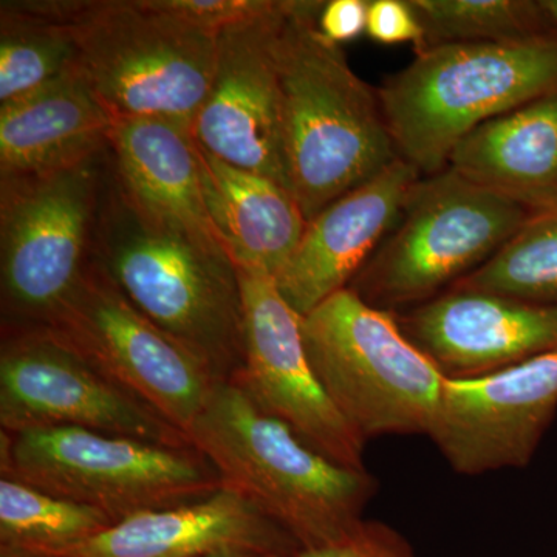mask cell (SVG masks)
Returning <instances> with one entry per match:
<instances>
[{"mask_svg":"<svg viewBox=\"0 0 557 557\" xmlns=\"http://www.w3.org/2000/svg\"><path fill=\"white\" fill-rule=\"evenodd\" d=\"M324 5L287 0L277 39L285 171L307 222L399 159L379 91L319 30Z\"/></svg>","mask_w":557,"mask_h":557,"instance_id":"6da1fadb","label":"cell"},{"mask_svg":"<svg viewBox=\"0 0 557 557\" xmlns=\"http://www.w3.org/2000/svg\"><path fill=\"white\" fill-rule=\"evenodd\" d=\"M186 434L223 485L251 500L300 549L350 533L379 487L368 469L343 467L310 448L233 380L215 384Z\"/></svg>","mask_w":557,"mask_h":557,"instance_id":"7a4b0ae2","label":"cell"},{"mask_svg":"<svg viewBox=\"0 0 557 557\" xmlns=\"http://www.w3.org/2000/svg\"><path fill=\"white\" fill-rule=\"evenodd\" d=\"M91 262L219 380L237 375L245 355L244 295L237 267L226 256L143 218L120 189L110 160Z\"/></svg>","mask_w":557,"mask_h":557,"instance_id":"3957f363","label":"cell"},{"mask_svg":"<svg viewBox=\"0 0 557 557\" xmlns=\"http://www.w3.org/2000/svg\"><path fill=\"white\" fill-rule=\"evenodd\" d=\"M379 90L399 159L421 175L446 170L461 138L486 121L557 95V35L516 42H445Z\"/></svg>","mask_w":557,"mask_h":557,"instance_id":"277c9868","label":"cell"},{"mask_svg":"<svg viewBox=\"0 0 557 557\" xmlns=\"http://www.w3.org/2000/svg\"><path fill=\"white\" fill-rule=\"evenodd\" d=\"M78 70L115 120H163L193 131L218 65L219 32L152 0H79Z\"/></svg>","mask_w":557,"mask_h":557,"instance_id":"5b68a950","label":"cell"},{"mask_svg":"<svg viewBox=\"0 0 557 557\" xmlns=\"http://www.w3.org/2000/svg\"><path fill=\"white\" fill-rule=\"evenodd\" d=\"M300 325L318 380L366 442L380 435L429 437L446 375L392 311L346 288Z\"/></svg>","mask_w":557,"mask_h":557,"instance_id":"8992f818","label":"cell"},{"mask_svg":"<svg viewBox=\"0 0 557 557\" xmlns=\"http://www.w3.org/2000/svg\"><path fill=\"white\" fill-rule=\"evenodd\" d=\"M0 478L20 480L113 522L203 500L223 486L196 448H175L78 428L0 431Z\"/></svg>","mask_w":557,"mask_h":557,"instance_id":"52a82bcc","label":"cell"},{"mask_svg":"<svg viewBox=\"0 0 557 557\" xmlns=\"http://www.w3.org/2000/svg\"><path fill=\"white\" fill-rule=\"evenodd\" d=\"M533 215L449 168L426 175L348 288L387 311L421 306L483 265Z\"/></svg>","mask_w":557,"mask_h":557,"instance_id":"ba28073f","label":"cell"},{"mask_svg":"<svg viewBox=\"0 0 557 557\" xmlns=\"http://www.w3.org/2000/svg\"><path fill=\"white\" fill-rule=\"evenodd\" d=\"M109 149L75 166L0 180L2 332L46 327L91 262Z\"/></svg>","mask_w":557,"mask_h":557,"instance_id":"9c48e42d","label":"cell"},{"mask_svg":"<svg viewBox=\"0 0 557 557\" xmlns=\"http://www.w3.org/2000/svg\"><path fill=\"white\" fill-rule=\"evenodd\" d=\"M40 329L185 432L222 381L146 318L95 262Z\"/></svg>","mask_w":557,"mask_h":557,"instance_id":"30bf717a","label":"cell"},{"mask_svg":"<svg viewBox=\"0 0 557 557\" xmlns=\"http://www.w3.org/2000/svg\"><path fill=\"white\" fill-rule=\"evenodd\" d=\"M47 428H78L175 448L193 446L185 431L49 330L2 332L0 431Z\"/></svg>","mask_w":557,"mask_h":557,"instance_id":"8fae6325","label":"cell"},{"mask_svg":"<svg viewBox=\"0 0 557 557\" xmlns=\"http://www.w3.org/2000/svg\"><path fill=\"white\" fill-rule=\"evenodd\" d=\"M237 271L244 295L245 355L231 380L310 448L343 467L366 469V440L336 409L311 368L302 318L282 298L273 277Z\"/></svg>","mask_w":557,"mask_h":557,"instance_id":"7c38bea8","label":"cell"},{"mask_svg":"<svg viewBox=\"0 0 557 557\" xmlns=\"http://www.w3.org/2000/svg\"><path fill=\"white\" fill-rule=\"evenodd\" d=\"M287 0L219 32L218 65L193 135L225 163L288 189L277 39ZM289 190V189H288Z\"/></svg>","mask_w":557,"mask_h":557,"instance_id":"4fadbf2b","label":"cell"},{"mask_svg":"<svg viewBox=\"0 0 557 557\" xmlns=\"http://www.w3.org/2000/svg\"><path fill=\"white\" fill-rule=\"evenodd\" d=\"M557 413V354L443 383L431 437L458 474L525 468Z\"/></svg>","mask_w":557,"mask_h":557,"instance_id":"5bb4252c","label":"cell"},{"mask_svg":"<svg viewBox=\"0 0 557 557\" xmlns=\"http://www.w3.org/2000/svg\"><path fill=\"white\" fill-rule=\"evenodd\" d=\"M399 325L448 379H478L557 354V306L449 288Z\"/></svg>","mask_w":557,"mask_h":557,"instance_id":"9a60e30c","label":"cell"},{"mask_svg":"<svg viewBox=\"0 0 557 557\" xmlns=\"http://www.w3.org/2000/svg\"><path fill=\"white\" fill-rule=\"evenodd\" d=\"M420 178L412 164L397 159L307 222L298 248L274 278L300 318L348 288L394 228Z\"/></svg>","mask_w":557,"mask_h":557,"instance_id":"2e32d148","label":"cell"},{"mask_svg":"<svg viewBox=\"0 0 557 557\" xmlns=\"http://www.w3.org/2000/svg\"><path fill=\"white\" fill-rule=\"evenodd\" d=\"M299 549L284 528L239 491L223 485L203 500L139 512L89 541L42 557H293Z\"/></svg>","mask_w":557,"mask_h":557,"instance_id":"e0dca14e","label":"cell"},{"mask_svg":"<svg viewBox=\"0 0 557 557\" xmlns=\"http://www.w3.org/2000/svg\"><path fill=\"white\" fill-rule=\"evenodd\" d=\"M109 160L120 189L143 218L231 259L209 218L199 146L189 127L163 120H115Z\"/></svg>","mask_w":557,"mask_h":557,"instance_id":"ac0fdd59","label":"cell"},{"mask_svg":"<svg viewBox=\"0 0 557 557\" xmlns=\"http://www.w3.org/2000/svg\"><path fill=\"white\" fill-rule=\"evenodd\" d=\"M115 119L75 69L0 104V180L75 166L109 149Z\"/></svg>","mask_w":557,"mask_h":557,"instance_id":"d6986e66","label":"cell"},{"mask_svg":"<svg viewBox=\"0 0 557 557\" xmlns=\"http://www.w3.org/2000/svg\"><path fill=\"white\" fill-rule=\"evenodd\" d=\"M446 168L533 214L556 211L557 95L480 124Z\"/></svg>","mask_w":557,"mask_h":557,"instance_id":"ffe728a7","label":"cell"},{"mask_svg":"<svg viewBox=\"0 0 557 557\" xmlns=\"http://www.w3.org/2000/svg\"><path fill=\"white\" fill-rule=\"evenodd\" d=\"M199 159L209 218L234 265L276 278L307 228L298 200L281 183L239 170L200 146Z\"/></svg>","mask_w":557,"mask_h":557,"instance_id":"44dd1931","label":"cell"},{"mask_svg":"<svg viewBox=\"0 0 557 557\" xmlns=\"http://www.w3.org/2000/svg\"><path fill=\"white\" fill-rule=\"evenodd\" d=\"M72 25L47 20L25 2L0 7V104L39 90L78 69Z\"/></svg>","mask_w":557,"mask_h":557,"instance_id":"7402d4cb","label":"cell"},{"mask_svg":"<svg viewBox=\"0 0 557 557\" xmlns=\"http://www.w3.org/2000/svg\"><path fill=\"white\" fill-rule=\"evenodd\" d=\"M113 525L98 509L0 478V547L46 556L89 541Z\"/></svg>","mask_w":557,"mask_h":557,"instance_id":"603a6c76","label":"cell"},{"mask_svg":"<svg viewBox=\"0 0 557 557\" xmlns=\"http://www.w3.org/2000/svg\"><path fill=\"white\" fill-rule=\"evenodd\" d=\"M450 288L557 306V209L534 214L496 255Z\"/></svg>","mask_w":557,"mask_h":557,"instance_id":"cb8c5ba5","label":"cell"},{"mask_svg":"<svg viewBox=\"0 0 557 557\" xmlns=\"http://www.w3.org/2000/svg\"><path fill=\"white\" fill-rule=\"evenodd\" d=\"M424 30V46L516 42L547 35L548 14L527 0H408ZM423 46V47H424ZM417 50V49H416Z\"/></svg>","mask_w":557,"mask_h":557,"instance_id":"d4e9b609","label":"cell"},{"mask_svg":"<svg viewBox=\"0 0 557 557\" xmlns=\"http://www.w3.org/2000/svg\"><path fill=\"white\" fill-rule=\"evenodd\" d=\"M293 557H417L405 536L379 520L362 519L350 533L324 545L299 549Z\"/></svg>","mask_w":557,"mask_h":557,"instance_id":"484cf974","label":"cell"},{"mask_svg":"<svg viewBox=\"0 0 557 557\" xmlns=\"http://www.w3.org/2000/svg\"><path fill=\"white\" fill-rule=\"evenodd\" d=\"M274 0H152L153 7L207 30L249 20L271 9Z\"/></svg>","mask_w":557,"mask_h":557,"instance_id":"4316f807","label":"cell"},{"mask_svg":"<svg viewBox=\"0 0 557 557\" xmlns=\"http://www.w3.org/2000/svg\"><path fill=\"white\" fill-rule=\"evenodd\" d=\"M368 35L386 46L412 42L424 46V30L410 9L408 0H372L369 2Z\"/></svg>","mask_w":557,"mask_h":557,"instance_id":"83f0119b","label":"cell"},{"mask_svg":"<svg viewBox=\"0 0 557 557\" xmlns=\"http://www.w3.org/2000/svg\"><path fill=\"white\" fill-rule=\"evenodd\" d=\"M369 2L330 0L319 14V30L332 42H347L368 32Z\"/></svg>","mask_w":557,"mask_h":557,"instance_id":"f1b7e54d","label":"cell"},{"mask_svg":"<svg viewBox=\"0 0 557 557\" xmlns=\"http://www.w3.org/2000/svg\"><path fill=\"white\" fill-rule=\"evenodd\" d=\"M545 13L548 14L549 21L557 25V0H544L541 2Z\"/></svg>","mask_w":557,"mask_h":557,"instance_id":"f546056e","label":"cell"},{"mask_svg":"<svg viewBox=\"0 0 557 557\" xmlns=\"http://www.w3.org/2000/svg\"><path fill=\"white\" fill-rule=\"evenodd\" d=\"M0 557H42L32 555V553L21 552V549L0 547Z\"/></svg>","mask_w":557,"mask_h":557,"instance_id":"4dcf8cb0","label":"cell"},{"mask_svg":"<svg viewBox=\"0 0 557 557\" xmlns=\"http://www.w3.org/2000/svg\"><path fill=\"white\" fill-rule=\"evenodd\" d=\"M215 557H284L278 555H269V553H239V555H225Z\"/></svg>","mask_w":557,"mask_h":557,"instance_id":"1f68e13d","label":"cell"}]
</instances>
